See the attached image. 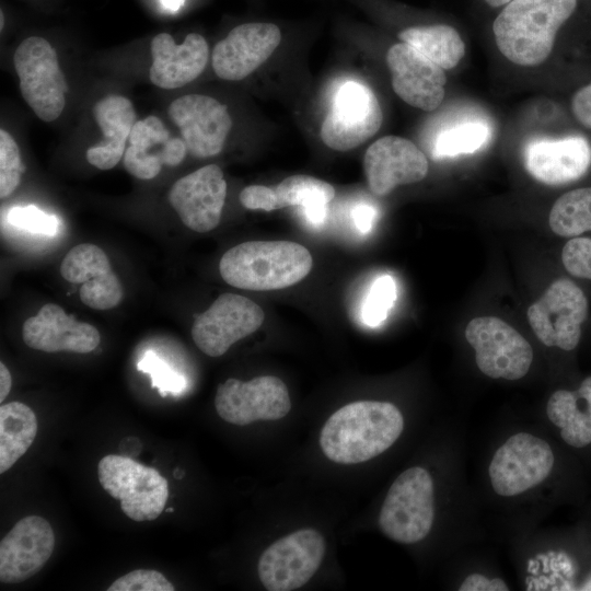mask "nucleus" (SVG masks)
Returning <instances> with one entry per match:
<instances>
[{"label": "nucleus", "mask_w": 591, "mask_h": 591, "mask_svg": "<svg viewBox=\"0 0 591 591\" xmlns=\"http://www.w3.org/2000/svg\"><path fill=\"white\" fill-rule=\"evenodd\" d=\"M403 428L402 413L392 403L358 401L343 406L326 420L320 445L331 461L357 464L386 451Z\"/></svg>", "instance_id": "1"}, {"label": "nucleus", "mask_w": 591, "mask_h": 591, "mask_svg": "<svg viewBox=\"0 0 591 591\" xmlns=\"http://www.w3.org/2000/svg\"><path fill=\"white\" fill-rule=\"evenodd\" d=\"M577 0H512L498 14L493 32L499 51L519 66H537L551 55L556 34Z\"/></svg>", "instance_id": "2"}, {"label": "nucleus", "mask_w": 591, "mask_h": 591, "mask_svg": "<svg viewBox=\"0 0 591 591\" xmlns=\"http://www.w3.org/2000/svg\"><path fill=\"white\" fill-rule=\"evenodd\" d=\"M312 266L310 252L299 243L251 241L227 251L219 270L222 279L235 288L266 291L298 283Z\"/></svg>", "instance_id": "3"}, {"label": "nucleus", "mask_w": 591, "mask_h": 591, "mask_svg": "<svg viewBox=\"0 0 591 591\" xmlns=\"http://www.w3.org/2000/svg\"><path fill=\"white\" fill-rule=\"evenodd\" d=\"M434 519L433 480L425 468L414 466L391 485L379 514V525L391 540L412 544L425 538Z\"/></svg>", "instance_id": "4"}, {"label": "nucleus", "mask_w": 591, "mask_h": 591, "mask_svg": "<svg viewBox=\"0 0 591 591\" xmlns=\"http://www.w3.org/2000/svg\"><path fill=\"white\" fill-rule=\"evenodd\" d=\"M103 489L120 501V509L136 522L155 520L169 499V483L159 471L131 457L108 454L97 465Z\"/></svg>", "instance_id": "5"}, {"label": "nucleus", "mask_w": 591, "mask_h": 591, "mask_svg": "<svg viewBox=\"0 0 591 591\" xmlns=\"http://www.w3.org/2000/svg\"><path fill=\"white\" fill-rule=\"evenodd\" d=\"M13 63L27 105L43 121L56 120L66 106L68 84L55 48L44 37H27L15 49Z\"/></svg>", "instance_id": "6"}, {"label": "nucleus", "mask_w": 591, "mask_h": 591, "mask_svg": "<svg viewBox=\"0 0 591 591\" xmlns=\"http://www.w3.org/2000/svg\"><path fill=\"white\" fill-rule=\"evenodd\" d=\"M465 338L475 349L478 369L487 376L518 380L529 372L533 360L531 345L501 318H473L465 328Z\"/></svg>", "instance_id": "7"}, {"label": "nucleus", "mask_w": 591, "mask_h": 591, "mask_svg": "<svg viewBox=\"0 0 591 591\" xmlns=\"http://www.w3.org/2000/svg\"><path fill=\"white\" fill-rule=\"evenodd\" d=\"M326 544L314 529H301L274 542L259 557L257 571L268 591L303 587L320 568Z\"/></svg>", "instance_id": "8"}, {"label": "nucleus", "mask_w": 591, "mask_h": 591, "mask_svg": "<svg viewBox=\"0 0 591 591\" xmlns=\"http://www.w3.org/2000/svg\"><path fill=\"white\" fill-rule=\"evenodd\" d=\"M588 315V300L571 280H555L531 304L526 316L537 338L548 347L572 350L581 336V324Z\"/></svg>", "instance_id": "9"}, {"label": "nucleus", "mask_w": 591, "mask_h": 591, "mask_svg": "<svg viewBox=\"0 0 591 591\" xmlns=\"http://www.w3.org/2000/svg\"><path fill=\"white\" fill-rule=\"evenodd\" d=\"M383 113L372 90L349 81L335 94L332 107L322 123V141L336 151H349L375 135Z\"/></svg>", "instance_id": "10"}, {"label": "nucleus", "mask_w": 591, "mask_h": 591, "mask_svg": "<svg viewBox=\"0 0 591 591\" xmlns=\"http://www.w3.org/2000/svg\"><path fill=\"white\" fill-rule=\"evenodd\" d=\"M553 465L554 454L545 440L519 432L495 452L488 472L494 490L511 497L541 484Z\"/></svg>", "instance_id": "11"}, {"label": "nucleus", "mask_w": 591, "mask_h": 591, "mask_svg": "<svg viewBox=\"0 0 591 591\" xmlns=\"http://www.w3.org/2000/svg\"><path fill=\"white\" fill-rule=\"evenodd\" d=\"M215 407L224 421L246 426L283 418L291 401L286 384L277 376L263 375L247 382L231 378L218 386Z\"/></svg>", "instance_id": "12"}, {"label": "nucleus", "mask_w": 591, "mask_h": 591, "mask_svg": "<svg viewBox=\"0 0 591 591\" xmlns=\"http://www.w3.org/2000/svg\"><path fill=\"white\" fill-rule=\"evenodd\" d=\"M264 318V311L254 301L240 294L223 293L195 318L192 337L204 354L220 357L234 343L257 331Z\"/></svg>", "instance_id": "13"}, {"label": "nucleus", "mask_w": 591, "mask_h": 591, "mask_svg": "<svg viewBox=\"0 0 591 591\" xmlns=\"http://www.w3.org/2000/svg\"><path fill=\"white\" fill-rule=\"evenodd\" d=\"M181 131L187 152L199 159L219 154L232 128L228 107L202 94H187L175 99L167 109Z\"/></svg>", "instance_id": "14"}, {"label": "nucleus", "mask_w": 591, "mask_h": 591, "mask_svg": "<svg viewBox=\"0 0 591 591\" xmlns=\"http://www.w3.org/2000/svg\"><path fill=\"white\" fill-rule=\"evenodd\" d=\"M225 196L227 182L216 164L181 177L169 190V201L182 222L199 233L211 231L219 224Z\"/></svg>", "instance_id": "15"}, {"label": "nucleus", "mask_w": 591, "mask_h": 591, "mask_svg": "<svg viewBox=\"0 0 591 591\" xmlns=\"http://www.w3.org/2000/svg\"><path fill=\"white\" fill-rule=\"evenodd\" d=\"M281 40L273 23L251 22L232 28L212 51V69L227 81H240L259 68Z\"/></svg>", "instance_id": "16"}, {"label": "nucleus", "mask_w": 591, "mask_h": 591, "mask_svg": "<svg viewBox=\"0 0 591 591\" xmlns=\"http://www.w3.org/2000/svg\"><path fill=\"white\" fill-rule=\"evenodd\" d=\"M363 169L370 190L378 197L396 186L420 182L428 173V160L410 140L385 136L366 151Z\"/></svg>", "instance_id": "17"}, {"label": "nucleus", "mask_w": 591, "mask_h": 591, "mask_svg": "<svg viewBox=\"0 0 591 591\" xmlns=\"http://www.w3.org/2000/svg\"><path fill=\"white\" fill-rule=\"evenodd\" d=\"M394 92L407 104L422 111L440 106L445 91L444 70L407 43H397L386 53Z\"/></svg>", "instance_id": "18"}, {"label": "nucleus", "mask_w": 591, "mask_h": 591, "mask_svg": "<svg viewBox=\"0 0 591 591\" xmlns=\"http://www.w3.org/2000/svg\"><path fill=\"white\" fill-rule=\"evenodd\" d=\"M55 534L48 521L27 515L0 542V581L20 583L37 573L51 556Z\"/></svg>", "instance_id": "19"}, {"label": "nucleus", "mask_w": 591, "mask_h": 591, "mask_svg": "<svg viewBox=\"0 0 591 591\" xmlns=\"http://www.w3.org/2000/svg\"><path fill=\"white\" fill-rule=\"evenodd\" d=\"M60 274L69 282L81 283L80 299L89 308L109 310L124 297L106 253L97 245L81 243L72 247L60 264Z\"/></svg>", "instance_id": "20"}, {"label": "nucleus", "mask_w": 591, "mask_h": 591, "mask_svg": "<svg viewBox=\"0 0 591 591\" xmlns=\"http://www.w3.org/2000/svg\"><path fill=\"white\" fill-rule=\"evenodd\" d=\"M22 338L30 348L45 352L88 354L101 341L93 325L78 321L54 303L43 305L35 316L24 322Z\"/></svg>", "instance_id": "21"}, {"label": "nucleus", "mask_w": 591, "mask_h": 591, "mask_svg": "<svg viewBox=\"0 0 591 591\" xmlns=\"http://www.w3.org/2000/svg\"><path fill=\"white\" fill-rule=\"evenodd\" d=\"M128 141L123 157L124 166L139 179L154 178L162 165L176 166L187 153L184 140L171 137L162 120L154 115L137 120Z\"/></svg>", "instance_id": "22"}, {"label": "nucleus", "mask_w": 591, "mask_h": 591, "mask_svg": "<svg viewBox=\"0 0 591 591\" xmlns=\"http://www.w3.org/2000/svg\"><path fill=\"white\" fill-rule=\"evenodd\" d=\"M152 65L150 81L165 90L178 89L190 83L205 70L209 47L204 36L189 33L177 45L169 33H160L151 40Z\"/></svg>", "instance_id": "23"}, {"label": "nucleus", "mask_w": 591, "mask_h": 591, "mask_svg": "<svg viewBox=\"0 0 591 591\" xmlns=\"http://www.w3.org/2000/svg\"><path fill=\"white\" fill-rule=\"evenodd\" d=\"M524 164L532 177L546 185H563L583 176L591 164V147L579 136L535 140L524 150Z\"/></svg>", "instance_id": "24"}, {"label": "nucleus", "mask_w": 591, "mask_h": 591, "mask_svg": "<svg viewBox=\"0 0 591 591\" xmlns=\"http://www.w3.org/2000/svg\"><path fill=\"white\" fill-rule=\"evenodd\" d=\"M92 113L103 132V140L90 147L85 157L93 166L111 170L124 157L126 142L137 121L135 107L126 96L109 94L94 104Z\"/></svg>", "instance_id": "25"}, {"label": "nucleus", "mask_w": 591, "mask_h": 591, "mask_svg": "<svg viewBox=\"0 0 591 591\" xmlns=\"http://www.w3.org/2000/svg\"><path fill=\"white\" fill-rule=\"evenodd\" d=\"M548 419L558 428L563 440L575 448L591 443V376L577 391L554 392L546 406Z\"/></svg>", "instance_id": "26"}, {"label": "nucleus", "mask_w": 591, "mask_h": 591, "mask_svg": "<svg viewBox=\"0 0 591 591\" xmlns=\"http://www.w3.org/2000/svg\"><path fill=\"white\" fill-rule=\"evenodd\" d=\"M275 210L286 207H301L308 221L321 224L327 211V205L335 196L334 187L314 176L291 175L273 187Z\"/></svg>", "instance_id": "27"}, {"label": "nucleus", "mask_w": 591, "mask_h": 591, "mask_svg": "<svg viewBox=\"0 0 591 591\" xmlns=\"http://www.w3.org/2000/svg\"><path fill=\"white\" fill-rule=\"evenodd\" d=\"M33 409L21 402L0 407V473L10 470L25 454L37 434Z\"/></svg>", "instance_id": "28"}, {"label": "nucleus", "mask_w": 591, "mask_h": 591, "mask_svg": "<svg viewBox=\"0 0 591 591\" xmlns=\"http://www.w3.org/2000/svg\"><path fill=\"white\" fill-rule=\"evenodd\" d=\"M398 37L443 70L454 68L465 54L457 31L445 24L408 27L399 32Z\"/></svg>", "instance_id": "29"}, {"label": "nucleus", "mask_w": 591, "mask_h": 591, "mask_svg": "<svg viewBox=\"0 0 591 591\" xmlns=\"http://www.w3.org/2000/svg\"><path fill=\"white\" fill-rule=\"evenodd\" d=\"M548 222L555 234L565 237L591 231V187L561 195L551 209Z\"/></svg>", "instance_id": "30"}, {"label": "nucleus", "mask_w": 591, "mask_h": 591, "mask_svg": "<svg viewBox=\"0 0 591 591\" xmlns=\"http://www.w3.org/2000/svg\"><path fill=\"white\" fill-rule=\"evenodd\" d=\"M490 138V129L482 123H465L442 131L436 139L433 157L437 159L475 152Z\"/></svg>", "instance_id": "31"}, {"label": "nucleus", "mask_w": 591, "mask_h": 591, "mask_svg": "<svg viewBox=\"0 0 591 591\" xmlns=\"http://www.w3.org/2000/svg\"><path fill=\"white\" fill-rule=\"evenodd\" d=\"M137 370L150 375L152 387L158 389L161 396L178 395L187 386L186 378L152 350L143 354Z\"/></svg>", "instance_id": "32"}, {"label": "nucleus", "mask_w": 591, "mask_h": 591, "mask_svg": "<svg viewBox=\"0 0 591 591\" xmlns=\"http://www.w3.org/2000/svg\"><path fill=\"white\" fill-rule=\"evenodd\" d=\"M396 300V285L394 279L389 276L378 277L363 302L362 320L368 326L380 325L387 316Z\"/></svg>", "instance_id": "33"}, {"label": "nucleus", "mask_w": 591, "mask_h": 591, "mask_svg": "<svg viewBox=\"0 0 591 591\" xmlns=\"http://www.w3.org/2000/svg\"><path fill=\"white\" fill-rule=\"evenodd\" d=\"M24 166L14 138L0 129V197L10 196L21 182Z\"/></svg>", "instance_id": "34"}, {"label": "nucleus", "mask_w": 591, "mask_h": 591, "mask_svg": "<svg viewBox=\"0 0 591 591\" xmlns=\"http://www.w3.org/2000/svg\"><path fill=\"white\" fill-rule=\"evenodd\" d=\"M108 591H173L174 586L158 570L136 569L117 578Z\"/></svg>", "instance_id": "35"}, {"label": "nucleus", "mask_w": 591, "mask_h": 591, "mask_svg": "<svg viewBox=\"0 0 591 591\" xmlns=\"http://www.w3.org/2000/svg\"><path fill=\"white\" fill-rule=\"evenodd\" d=\"M8 221L28 232L54 235L58 230V219L35 206L14 207L8 213Z\"/></svg>", "instance_id": "36"}, {"label": "nucleus", "mask_w": 591, "mask_h": 591, "mask_svg": "<svg viewBox=\"0 0 591 591\" xmlns=\"http://www.w3.org/2000/svg\"><path fill=\"white\" fill-rule=\"evenodd\" d=\"M561 260L570 275L591 280V239L569 240L563 248Z\"/></svg>", "instance_id": "37"}, {"label": "nucleus", "mask_w": 591, "mask_h": 591, "mask_svg": "<svg viewBox=\"0 0 591 591\" xmlns=\"http://www.w3.org/2000/svg\"><path fill=\"white\" fill-rule=\"evenodd\" d=\"M571 111L582 126L591 129V82L575 93Z\"/></svg>", "instance_id": "38"}, {"label": "nucleus", "mask_w": 591, "mask_h": 591, "mask_svg": "<svg viewBox=\"0 0 591 591\" xmlns=\"http://www.w3.org/2000/svg\"><path fill=\"white\" fill-rule=\"evenodd\" d=\"M460 591H506L507 583L499 579H489L480 573H472L461 584Z\"/></svg>", "instance_id": "39"}, {"label": "nucleus", "mask_w": 591, "mask_h": 591, "mask_svg": "<svg viewBox=\"0 0 591 591\" xmlns=\"http://www.w3.org/2000/svg\"><path fill=\"white\" fill-rule=\"evenodd\" d=\"M351 218L359 232L368 233L372 229L375 218V210L371 206L359 205L351 211Z\"/></svg>", "instance_id": "40"}, {"label": "nucleus", "mask_w": 591, "mask_h": 591, "mask_svg": "<svg viewBox=\"0 0 591 591\" xmlns=\"http://www.w3.org/2000/svg\"><path fill=\"white\" fill-rule=\"evenodd\" d=\"M12 378L8 368L0 362V402L3 403L11 391Z\"/></svg>", "instance_id": "41"}, {"label": "nucleus", "mask_w": 591, "mask_h": 591, "mask_svg": "<svg viewBox=\"0 0 591 591\" xmlns=\"http://www.w3.org/2000/svg\"><path fill=\"white\" fill-rule=\"evenodd\" d=\"M185 0H161L163 7L169 11H177L183 4Z\"/></svg>", "instance_id": "42"}, {"label": "nucleus", "mask_w": 591, "mask_h": 591, "mask_svg": "<svg viewBox=\"0 0 591 591\" xmlns=\"http://www.w3.org/2000/svg\"><path fill=\"white\" fill-rule=\"evenodd\" d=\"M512 0H485V2L494 8L501 7L503 4H508Z\"/></svg>", "instance_id": "43"}, {"label": "nucleus", "mask_w": 591, "mask_h": 591, "mask_svg": "<svg viewBox=\"0 0 591 591\" xmlns=\"http://www.w3.org/2000/svg\"><path fill=\"white\" fill-rule=\"evenodd\" d=\"M3 27V13L1 12V30Z\"/></svg>", "instance_id": "44"}, {"label": "nucleus", "mask_w": 591, "mask_h": 591, "mask_svg": "<svg viewBox=\"0 0 591 591\" xmlns=\"http://www.w3.org/2000/svg\"><path fill=\"white\" fill-rule=\"evenodd\" d=\"M173 510H174L173 508H169V509H166L165 511H166V512H173Z\"/></svg>", "instance_id": "45"}]
</instances>
